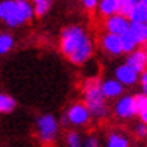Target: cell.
Returning <instances> with one entry per match:
<instances>
[{"instance_id": "cell-1", "label": "cell", "mask_w": 147, "mask_h": 147, "mask_svg": "<svg viewBox=\"0 0 147 147\" xmlns=\"http://www.w3.org/2000/svg\"><path fill=\"white\" fill-rule=\"evenodd\" d=\"M60 51L74 65H83L90 59L93 53V44L80 26H69L62 32Z\"/></svg>"}, {"instance_id": "cell-2", "label": "cell", "mask_w": 147, "mask_h": 147, "mask_svg": "<svg viewBox=\"0 0 147 147\" xmlns=\"http://www.w3.org/2000/svg\"><path fill=\"white\" fill-rule=\"evenodd\" d=\"M35 15L27 0H3L0 3V20L11 27H18Z\"/></svg>"}, {"instance_id": "cell-3", "label": "cell", "mask_w": 147, "mask_h": 147, "mask_svg": "<svg viewBox=\"0 0 147 147\" xmlns=\"http://www.w3.org/2000/svg\"><path fill=\"white\" fill-rule=\"evenodd\" d=\"M84 98H86V107L90 113V116L102 119L107 116L108 108H107V102H105V96L102 95L99 83L96 80H92L86 84L84 89Z\"/></svg>"}, {"instance_id": "cell-4", "label": "cell", "mask_w": 147, "mask_h": 147, "mask_svg": "<svg viewBox=\"0 0 147 147\" xmlns=\"http://www.w3.org/2000/svg\"><path fill=\"white\" fill-rule=\"evenodd\" d=\"M36 129H38V137L44 143H53L57 137L59 132V125L57 120L51 114H44L38 117L36 120Z\"/></svg>"}, {"instance_id": "cell-5", "label": "cell", "mask_w": 147, "mask_h": 147, "mask_svg": "<svg viewBox=\"0 0 147 147\" xmlns=\"http://www.w3.org/2000/svg\"><path fill=\"white\" fill-rule=\"evenodd\" d=\"M66 117H68V123L74 126H83L90 120V113L86 104H74L66 113Z\"/></svg>"}, {"instance_id": "cell-6", "label": "cell", "mask_w": 147, "mask_h": 147, "mask_svg": "<svg viewBox=\"0 0 147 147\" xmlns=\"http://www.w3.org/2000/svg\"><path fill=\"white\" fill-rule=\"evenodd\" d=\"M105 29L108 33H114V35H123L125 32H128L129 29V18L123 14H113L110 17H107L105 21Z\"/></svg>"}, {"instance_id": "cell-7", "label": "cell", "mask_w": 147, "mask_h": 147, "mask_svg": "<svg viewBox=\"0 0 147 147\" xmlns=\"http://www.w3.org/2000/svg\"><path fill=\"white\" fill-rule=\"evenodd\" d=\"M116 116L120 119H131L134 116H137V102H135V96H123L120 98L116 108H114Z\"/></svg>"}, {"instance_id": "cell-8", "label": "cell", "mask_w": 147, "mask_h": 147, "mask_svg": "<svg viewBox=\"0 0 147 147\" xmlns=\"http://www.w3.org/2000/svg\"><path fill=\"white\" fill-rule=\"evenodd\" d=\"M114 74H116V80L120 81L123 86H134L138 81V77H140V74L134 68H131L128 63L117 66Z\"/></svg>"}, {"instance_id": "cell-9", "label": "cell", "mask_w": 147, "mask_h": 147, "mask_svg": "<svg viewBox=\"0 0 147 147\" xmlns=\"http://www.w3.org/2000/svg\"><path fill=\"white\" fill-rule=\"evenodd\" d=\"M131 68H134L138 74H141L143 71L147 69V51L146 50H134L131 51V54L126 60Z\"/></svg>"}, {"instance_id": "cell-10", "label": "cell", "mask_w": 147, "mask_h": 147, "mask_svg": "<svg viewBox=\"0 0 147 147\" xmlns=\"http://www.w3.org/2000/svg\"><path fill=\"white\" fill-rule=\"evenodd\" d=\"M102 48L110 53L113 56H119L122 54L123 50H122V41H120V36L114 35V33H108L102 38Z\"/></svg>"}, {"instance_id": "cell-11", "label": "cell", "mask_w": 147, "mask_h": 147, "mask_svg": "<svg viewBox=\"0 0 147 147\" xmlns=\"http://www.w3.org/2000/svg\"><path fill=\"white\" fill-rule=\"evenodd\" d=\"M128 32L134 38L137 45H143L147 42V23L141 21H129V29Z\"/></svg>"}, {"instance_id": "cell-12", "label": "cell", "mask_w": 147, "mask_h": 147, "mask_svg": "<svg viewBox=\"0 0 147 147\" xmlns=\"http://www.w3.org/2000/svg\"><path fill=\"white\" fill-rule=\"evenodd\" d=\"M99 87H101V92L105 96V99L117 98L123 92V84L120 81H117V80H107L102 84H99Z\"/></svg>"}, {"instance_id": "cell-13", "label": "cell", "mask_w": 147, "mask_h": 147, "mask_svg": "<svg viewBox=\"0 0 147 147\" xmlns=\"http://www.w3.org/2000/svg\"><path fill=\"white\" fill-rule=\"evenodd\" d=\"M128 18H129V21L146 23V20H147V6L141 2V0H138V2L132 6L131 12L128 14Z\"/></svg>"}, {"instance_id": "cell-14", "label": "cell", "mask_w": 147, "mask_h": 147, "mask_svg": "<svg viewBox=\"0 0 147 147\" xmlns=\"http://www.w3.org/2000/svg\"><path fill=\"white\" fill-rule=\"evenodd\" d=\"M99 12L104 17H110L119 12V0H99Z\"/></svg>"}, {"instance_id": "cell-15", "label": "cell", "mask_w": 147, "mask_h": 147, "mask_svg": "<svg viewBox=\"0 0 147 147\" xmlns=\"http://www.w3.org/2000/svg\"><path fill=\"white\" fill-rule=\"evenodd\" d=\"M137 102V114L143 120V123L147 125V95H137L135 96Z\"/></svg>"}, {"instance_id": "cell-16", "label": "cell", "mask_w": 147, "mask_h": 147, "mask_svg": "<svg viewBox=\"0 0 147 147\" xmlns=\"http://www.w3.org/2000/svg\"><path fill=\"white\" fill-rule=\"evenodd\" d=\"M15 105H17V102L12 96L6 95V93H0V113L6 114V113L14 111Z\"/></svg>"}, {"instance_id": "cell-17", "label": "cell", "mask_w": 147, "mask_h": 147, "mask_svg": "<svg viewBox=\"0 0 147 147\" xmlns=\"http://www.w3.org/2000/svg\"><path fill=\"white\" fill-rule=\"evenodd\" d=\"M107 146L108 147H128L129 140L123 137L122 134H111L107 140Z\"/></svg>"}, {"instance_id": "cell-18", "label": "cell", "mask_w": 147, "mask_h": 147, "mask_svg": "<svg viewBox=\"0 0 147 147\" xmlns=\"http://www.w3.org/2000/svg\"><path fill=\"white\" fill-rule=\"evenodd\" d=\"M120 41H122L123 53H131L137 48V44H135V41H134V38L131 36L129 32H125L123 35H120Z\"/></svg>"}, {"instance_id": "cell-19", "label": "cell", "mask_w": 147, "mask_h": 147, "mask_svg": "<svg viewBox=\"0 0 147 147\" xmlns=\"http://www.w3.org/2000/svg\"><path fill=\"white\" fill-rule=\"evenodd\" d=\"M14 47V38L8 33H2L0 35V54H6L9 53Z\"/></svg>"}, {"instance_id": "cell-20", "label": "cell", "mask_w": 147, "mask_h": 147, "mask_svg": "<svg viewBox=\"0 0 147 147\" xmlns=\"http://www.w3.org/2000/svg\"><path fill=\"white\" fill-rule=\"evenodd\" d=\"M51 8V0H41V2L35 3V8H33V14L38 17H44L47 12Z\"/></svg>"}, {"instance_id": "cell-21", "label": "cell", "mask_w": 147, "mask_h": 147, "mask_svg": "<svg viewBox=\"0 0 147 147\" xmlns=\"http://www.w3.org/2000/svg\"><path fill=\"white\" fill-rule=\"evenodd\" d=\"M137 2L138 0H119V14H123V15L128 17V14L132 9V6Z\"/></svg>"}, {"instance_id": "cell-22", "label": "cell", "mask_w": 147, "mask_h": 147, "mask_svg": "<svg viewBox=\"0 0 147 147\" xmlns=\"http://www.w3.org/2000/svg\"><path fill=\"white\" fill-rule=\"evenodd\" d=\"M66 143L69 147H80L81 146V138L77 132H69L68 137H66Z\"/></svg>"}, {"instance_id": "cell-23", "label": "cell", "mask_w": 147, "mask_h": 147, "mask_svg": "<svg viewBox=\"0 0 147 147\" xmlns=\"http://www.w3.org/2000/svg\"><path fill=\"white\" fill-rule=\"evenodd\" d=\"M140 83H141V89H143V93L144 95H147V69L141 72V75L138 77Z\"/></svg>"}, {"instance_id": "cell-24", "label": "cell", "mask_w": 147, "mask_h": 147, "mask_svg": "<svg viewBox=\"0 0 147 147\" xmlns=\"http://www.w3.org/2000/svg\"><path fill=\"white\" fill-rule=\"evenodd\" d=\"M81 3H83V6L86 9H89V11H93L98 6V3H99V0H81Z\"/></svg>"}, {"instance_id": "cell-25", "label": "cell", "mask_w": 147, "mask_h": 147, "mask_svg": "<svg viewBox=\"0 0 147 147\" xmlns=\"http://www.w3.org/2000/svg\"><path fill=\"white\" fill-rule=\"evenodd\" d=\"M137 135L140 138H146L147 137V125L146 123H140L137 126Z\"/></svg>"}, {"instance_id": "cell-26", "label": "cell", "mask_w": 147, "mask_h": 147, "mask_svg": "<svg viewBox=\"0 0 147 147\" xmlns=\"http://www.w3.org/2000/svg\"><path fill=\"white\" fill-rule=\"evenodd\" d=\"M86 146H87V147H98V146H99V141H98L96 138L90 137V138L86 140Z\"/></svg>"}, {"instance_id": "cell-27", "label": "cell", "mask_w": 147, "mask_h": 147, "mask_svg": "<svg viewBox=\"0 0 147 147\" xmlns=\"http://www.w3.org/2000/svg\"><path fill=\"white\" fill-rule=\"evenodd\" d=\"M141 2H143V3H144V5L147 6V0H141Z\"/></svg>"}, {"instance_id": "cell-28", "label": "cell", "mask_w": 147, "mask_h": 147, "mask_svg": "<svg viewBox=\"0 0 147 147\" xmlns=\"http://www.w3.org/2000/svg\"><path fill=\"white\" fill-rule=\"evenodd\" d=\"M38 2H41V0H33V3H38Z\"/></svg>"}, {"instance_id": "cell-29", "label": "cell", "mask_w": 147, "mask_h": 147, "mask_svg": "<svg viewBox=\"0 0 147 147\" xmlns=\"http://www.w3.org/2000/svg\"><path fill=\"white\" fill-rule=\"evenodd\" d=\"M146 23H147V20H146Z\"/></svg>"}]
</instances>
